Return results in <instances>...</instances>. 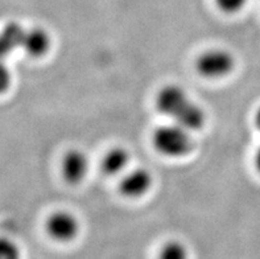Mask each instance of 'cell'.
Here are the masks:
<instances>
[{"instance_id": "6da1fadb", "label": "cell", "mask_w": 260, "mask_h": 259, "mask_svg": "<svg viewBox=\"0 0 260 259\" xmlns=\"http://www.w3.org/2000/svg\"><path fill=\"white\" fill-rule=\"evenodd\" d=\"M152 141L160 154L171 158L189 154L193 146L188 130L178 126L177 123L156 128L152 136Z\"/></svg>"}, {"instance_id": "7a4b0ae2", "label": "cell", "mask_w": 260, "mask_h": 259, "mask_svg": "<svg viewBox=\"0 0 260 259\" xmlns=\"http://www.w3.org/2000/svg\"><path fill=\"white\" fill-rule=\"evenodd\" d=\"M235 61L230 52L224 49H209L196 61L197 72L205 78L217 79L226 77L234 69Z\"/></svg>"}, {"instance_id": "3957f363", "label": "cell", "mask_w": 260, "mask_h": 259, "mask_svg": "<svg viewBox=\"0 0 260 259\" xmlns=\"http://www.w3.org/2000/svg\"><path fill=\"white\" fill-rule=\"evenodd\" d=\"M190 103L191 99L185 93L184 89L176 85L162 88L156 98V106H157L158 111L172 118L173 121H176L188 108Z\"/></svg>"}, {"instance_id": "277c9868", "label": "cell", "mask_w": 260, "mask_h": 259, "mask_svg": "<svg viewBox=\"0 0 260 259\" xmlns=\"http://www.w3.org/2000/svg\"><path fill=\"white\" fill-rule=\"evenodd\" d=\"M46 230L56 241L68 242L77 237L79 223L73 214L68 212H56L46 221Z\"/></svg>"}, {"instance_id": "5b68a950", "label": "cell", "mask_w": 260, "mask_h": 259, "mask_svg": "<svg viewBox=\"0 0 260 259\" xmlns=\"http://www.w3.org/2000/svg\"><path fill=\"white\" fill-rule=\"evenodd\" d=\"M151 185V174L142 168H138L123 177L122 183H120V190L127 197H140L148 192Z\"/></svg>"}, {"instance_id": "8992f818", "label": "cell", "mask_w": 260, "mask_h": 259, "mask_svg": "<svg viewBox=\"0 0 260 259\" xmlns=\"http://www.w3.org/2000/svg\"><path fill=\"white\" fill-rule=\"evenodd\" d=\"M89 160L81 151H70L62 160V175L66 181L72 184L79 183L87 174Z\"/></svg>"}, {"instance_id": "52a82bcc", "label": "cell", "mask_w": 260, "mask_h": 259, "mask_svg": "<svg viewBox=\"0 0 260 259\" xmlns=\"http://www.w3.org/2000/svg\"><path fill=\"white\" fill-rule=\"evenodd\" d=\"M21 48L32 57L44 56L50 48L49 35L41 28H32L29 31H25Z\"/></svg>"}, {"instance_id": "ba28073f", "label": "cell", "mask_w": 260, "mask_h": 259, "mask_svg": "<svg viewBox=\"0 0 260 259\" xmlns=\"http://www.w3.org/2000/svg\"><path fill=\"white\" fill-rule=\"evenodd\" d=\"M129 161L128 152L124 148H112L102 160V169L107 175H118L124 171Z\"/></svg>"}, {"instance_id": "9c48e42d", "label": "cell", "mask_w": 260, "mask_h": 259, "mask_svg": "<svg viewBox=\"0 0 260 259\" xmlns=\"http://www.w3.org/2000/svg\"><path fill=\"white\" fill-rule=\"evenodd\" d=\"M2 33H3V36L6 37V40L11 45V48H12V49H16V48H20L21 44H23L25 30H24L20 24L10 23L4 26Z\"/></svg>"}, {"instance_id": "30bf717a", "label": "cell", "mask_w": 260, "mask_h": 259, "mask_svg": "<svg viewBox=\"0 0 260 259\" xmlns=\"http://www.w3.org/2000/svg\"><path fill=\"white\" fill-rule=\"evenodd\" d=\"M158 259H189L188 250L181 242L171 241L165 243V246L160 251Z\"/></svg>"}, {"instance_id": "8fae6325", "label": "cell", "mask_w": 260, "mask_h": 259, "mask_svg": "<svg viewBox=\"0 0 260 259\" xmlns=\"http://www.w3.org/2000/svg\"><path fill=\"white\" fill-rule=\"evenodd\" d=\"M20 250L8 238H0V259H20Z\"/></svg>"}, {"instance_id": "7c38bea8", "label": "cell", "mask_w": 260, "mask_h": 259, "mask_svg": "<svg viewBox=\"0 0 260 259\" xmlns=\"http://www.w3.org/2000/svg\"><path fill=\"white\" fill-rule=\"evenodd\" d=\"M217 6L226 13H235L246 4V0H215Z\"/></svg>"}, {"instance_id": "4fadbf2b", "label": "cell", "mask_w": 260, "mask_h": 259, "mask_svg": "<svg viewBox=\"0 0 260 259\" xmlns=\"http://www.w3.org/2000/svg\"><path fill=\"white\" fill-rule=\"evenodd\" d=\"M10 83H11L10 70L7 69V66L4 65L3 61L0 60V94L6 92L7 89L10 88Z\"/></svg>"}, {"instance_id": "5bb4252c", "label": "cell", "mask_w": 260, "mask_h": 259, "mask_svg": "<svg viewBox=\"0 0 260 259\" xmlns=\"http://www.w3.org/2000/svg\"><path fill=\"white\" fill-rule=\"evenodd\" d=\"M12 48L8 44V41L6 40V37L3 36V33L0 32V60H3L4 57H7L12 52Z\"/></svg>"}, {"instance_id": "9a60e30c", "label": "cell", "mask_w": 260, "mask_h": 259, "mask_svg": "<svg viewBox=\"0 0 260 259\" xmlns=\"http://www.w3.org/2000/svg\"><path fill=\"white\" fill-rule=\"evenodd\" d=\"M255 165H256L257 171L260 172V147L256 151V154H255Z\"/></svg>"}, {"instance_id": "2e32d148", "label": "cell", "mask_w": 260, "mask_h": 259, "mask_svg": "<svg viewBox=\"0 0 260 259\" xmlns=\"http://www.w3.org/2000/svg\"><path fill=\"white\" fill-rule=\"evenodd\" d=\"M255 122H256L257 128H259V130H260V108H259V110H257V112H256V117H255Z\"/></svg>"}]
</instances>
